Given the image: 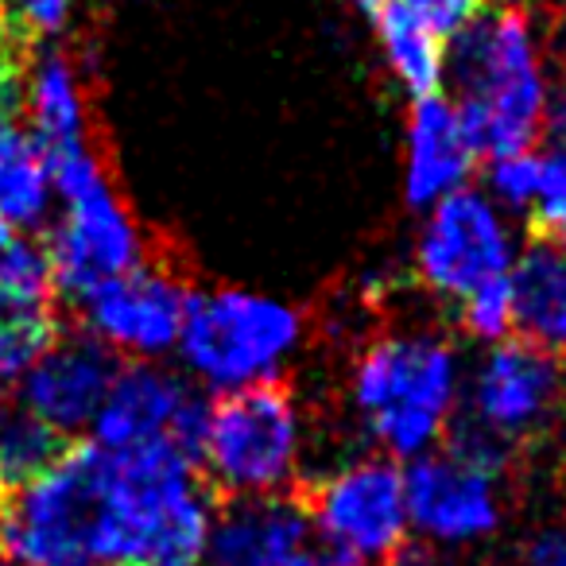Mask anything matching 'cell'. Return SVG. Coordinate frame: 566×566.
<instances>
[{"mask_svg": "<svg viewBox=\"0 0 566 566\" xmlns=\"http://www.w3.org/2000/svg\"><path fill=\"white\" fill-rule=\"evenodd\" d=\"M213 493L198 465L171 442L105 450L97 563L102 566H206Z\"/></svg>", "mask_w": 566, "mask_h": 566, "instance_id": "1", "label": "cell"}, {"mask_svg": "<svg viewBox=\"0 0 566 566\" xmlns=\"http://www.w3.org/2000/svg\"><path fill=\"white\" fill-rule=\"evenodd\" d=\"M447 82L478 156L532 151L551 120V82L524 9H485L447 48Z\"/></svg>", "mask_w": 566, "mask_h": 566, "instance_id": "2", "label": "cell"}, {"mask_svg": "<svg viewBox=\"0 0 566 566\" xmlns=\"http://www.w3.org/2000/svg\"><path fill=\"white\" fill-rule=\"evenodd\" d=\"M357 423L388 458L439 450L462 403V361L439 334H385L361 349L349 377Z\"/></svg>", "mask_w": 566, "mask_h": 566, "instance_id": "3", "label": "cell"}, {"mask_svg": "<svg viewBox=\"0 0 566 566\" xmlns=\"http://www.w3.org/2000/svg\"><path fill=\"white\" fill-rule=\"evenodd\" d=\"M307 338L300 307L244 287H213L190 295L187 323L179 334L182 373L206 392H241L275 385Z\"/></svg>", "mask_w": 566, "mask_h": 566, "instance_id": "4", "label": "cell"}, {"mask_svg": "<svg viewBox=\"0 0 566 566\" xmlns=\"http://www.w3.org/2000/svg\"><path fill=\"white\" fill-rule=\"evenodd\" d=\"M51 171H55V195L63 202L43 244L51 287L63 300L82 303L102 283L144 264V233L94 148L59 159Z\"/></svg>", "mask_w": 566, "mask_h": 566, "instance_id": "5", "label": "cell"}, {"mask_svg": "<svg viewBox=\"0 0 566 566\" xmlns=\"http://www.w3.org/2000/svg\"><path fill=\"white\" fill-rule=\"evenodd\" d=\"M303 439V411L280 380L226 392L210 400L198 470L233 501L280 496L300 478Z\"/></svg>", "mask_w": 566, "mask_h": 566, "instance_id": "6", "label": "cell"}, {"mask_svg": "<svg viewBox=\"0 0 566 566\" xmlns=\"http://www.w3.org/2000/svg\"><path fill=\"white\" fill-rule=\"evenodd\" d=\"M105 450L97 442L66 447L51 470L0 504V551L24 566H102L97 516H102Z\"/></svg>", "mask_w": 566, "mask_h": 566, "instance_id": "7", "label": "cell"}, {"mask_svg": "<svg viewBox=\"0 0 566 566\" xmlns=\"http://www.w3.org/2000/svg\"><path fill=\"white\" fill-rule=\"evenodd\" d=\"M326 566H385L408 543L403 470L392 458H357L303 501Z\"/></svg>", "mask_w": 566, "mask_h": 566, "instance_id": "8", "label": "cell"}, {"mask_svg": "<svg viewBox=\"0 0 566 566\" xmlns=\"http://www.w3.org/2000/svg\"><path fill=\"white\" fill-rule=\"evenodd\" d=\"M512 218L478 187H462L431 206L416 237V275L427 292L462 303L489 283L509 280L516 264Z\"/></svg>", "mask_w": 566, "mask_h": 566, "instance_id": "9", "label": "cell"}, {"mask_svg": "<svg viewBox=\"0 0 566 566\" xmlns=\"http://www.w3.org/2000/svg\"><path fill=\"white\" fill-rule=\"evenodd\" d=\"M563 396L558 357L532 342H493L465 385V416L473 431L516 450L555 419Z\"/></svg>", "mask_w": 566, "mask_h": 566, "instance_id": "10", "label": "cell"}, {"mask_svg": "<svg viewBox=\"0 0 566 566\" xmlns=\"http://www.w3.org/2000/svg\"><path fill=\"white\" fill-rule=\"evenodd\" d=\"M190 287L164 264H140L90 292L82 307V331L94 334L113 354L133 361H156L175 354L190 311Z\"/></svg>", "mask_w": 566, "mask_h": 566, "instance_id": "11", "label": "cell"}, {"mask_svg": "<svg viewBox=\"0 0 566 566\" xmlns=\"http://www.w3.org/2000/svg\"><path fill=\"white\" fill-rule=\"evenodd\" d=\"M408 524L431 543H478L504 520L501 473L454 454L450 447L416 458L403 470Z\"/></svg>", "mask_w": 566, "mask_h": 566, "instance_id": "12", "label": "cell"}, {"mask_svg": "<svg viewBox=\"0 0 566 566\" xmlns=\"http://www.w3.org/2000/svg\"><path fill=\"white\" fill-rule=\"evenodd\" d=\"M120 361L109 346L86 331H59V338L17 380L20 411L66 434L86 431L117 377Z\"/></svg>", "mask_w": 566, "mask_h": 566, "instance_id": "13", "label": "cell"}, {"mask_svg": "<svg viewBox=\"0 0 566 566\" xmlns=\"http://www.w3.org/2000/svg\"><path fill=\"white\" fill-rule=\"evenodd\" d=\"M206 566H326L295 496H241L213 520Z\"/></svg>", "mask_w": 566, "mask_h": 566, "instance_id": "14", "label": "cell"}, {"mask_svg": "<svg viewBox=\"0 0 566 566\" xmlns=\"http://www.w3.org/2000/svg\"><path fill=\"white\" fill-rule=\"evenodd\" d=\"M478 148L470 140L462 113L450 97H416L403 128V202L411 210H431L454 190L470 187Z\"/></svg>", "mask_w": 566, "mask_h": 566, "instance_id": "15", "label": "cell"}, {"mask_svg": "<svg viewBox=\"0 0 566 566\" xmlns=\"http://www.w3.org/2000/svg\"><path fill=\"white\" fill-rule=\"evenodd\" d=\"M195 392L198 388L190 380L156 361L120 365L94 423H90L94 442L113 454L151 447V442H171L175 419Z\"/></svg>", "mask_w": 566, "mask_h": 566, "instance_id": "16", "label": "cell"}, {"mask_svg": "<svg viewBox=\"0 0 566 566\" xmlns=\"http://www.w3.org/2000/svg\"><path fill=\"white\" fill-rule=\"evenodd\" d=\"M24 113L28 133L51 164L90 151V105L74 59L59 48H48L24 66Z\"/></svg>", "mask_w": 566, "mask_h": 566, "instance_id": "17", "label": "cell"}, {"mask_svg": "<svg viewBox=\"0 0 566 566\" xmlns=\"http://www.w3.org/2000/svg\"><path fill=\"white\" fill-rule=\"evenodd\" d=\"M512 331L520 342L566 354V244L535 237L516 252L509 272Z\"/></svg>", "mask_w": 566, "mask_h": 566, "instance_id": "18", "label": "cell"}, {"mask_svg": "<svg viewBox=\"0 0 566 566\" xmlns=\"http://www.w3.org/2000/svg\"><path fill=\"white\" fill-rule=\"evenodd\" d=\"M373 24H377L380 55L392 78L411 94V102L439 94L447 82V40L403 0H385L373 12Z\"/></svg>", "mask_w": 566, "mask_h": 566, "instance_id": "19", "label": "cell"}, {"mask_svg": "<svg viewBox=\"0 0 566 566\" xmlns=\"http://www.w3.org/2000/svg\"><path fill=\"white\" fill-rule=\"evenodd\" d=\"M55 198L51 159L28 128L9 125L0 133V221L32 233L51 221Z\"/></svg>", "mask_w": 566, "mask_h": 566, "instance_id": "20", "label": "cell"}, {"mask_svg": "<svg viewBox=\"0 0 566 566\" xmlns=\"http://www.w3.org/2000/svg\"><path fill=\"white\" fill-rule=\"evenodd\" d=\"M59 338L51 300L0 295V380H20L32 361Z\"/></svg>", "mask_w": 566, "mask_h": 566, "instance_id": "21", "label": "cell"}, {"mask_svg": "<svg viewBox=\"0 0 566 566\" xmlns=\"http://www.w3.org/2000/svg\"><path fill=\"white\" fill-rule=\"evenodd\" d=\"M66 450L63 434L51 431L48 423H40L28 411H12L0 427V485L17 489L35 481L43 470L59 462V454Z\"/></svg>", "mask_w": 566, "mask_h": 566, "instance_id": "22", "label": "cell"}, {"mask_svg": "<svg viewBox=\"0 0 566 566\" xmlns=\"http://www.w3.org/2000/svg\"><path fill=\"white\" fill-rule=\"evenodd\" d=\"M0 295H20V300L51 295V268L43 244L4 221H0Z\"/></svg>", "mask_w": 566, "mask_h": 566, "instance_id": "23", "label": "cell"}, {"mask_svg": "<svg viewBox=\"0 0 566 566\" xmlns=\"http://www.w3.org/2000/svg\"><path fill=\"white\" fill-rule=\"evenodd\" d=\"M532 218L539 237L566 244V136H555L539 156V190H535Z\"/></svg>", "mask_w": 566, "mask_h": 566, "instance_id": "24", "label": "cell"}, {"mask_svg": "<svg viewBox=\"0 0 566 566\" xmlns=\"http://www.w3.org/2000/svg\"><path fill=\"white\" fill-rule=\"evenodd\" d=\"M535 190H539V156L535 151H509L489 159V190L485 195L504 213H532Z\"/></svg>", "mask_w": 566, "mask_h": 566, "instance_id": "25", "label": "cell"}, {"mask_svg": "<svg viewBox=\"0 0 566 566\" xmlns=\"http://www.w3.org/2000/svg\"><path fill=\"white\" fill-rule=\"evenodd\" d=\"M458 323L470 338L478 342H504L512 334V292H509V280H496L481 292L465 295L458 303Z\"/></svg>", "mask_w": 566, "mask_h": 566, "instance_id": "26", "label": "cell"}, {"mask_svg": "<svg viewBox=\"0 0 566 566\" xmlns=\"http://www.w3.org/2000/svg\"><path fill=\"white\" fill-rule=\"evenodd\" d=\"M74 0H0V20L17 43L55 40L71 24Z\"/></svg>", "mask_w": 566, "mask_h": 566, "instance_id": "27", "label": "cell"}, {"mask_svg": "<svg viewBox=\"0 0 566 566\" xmlns=\"http://www.w3.org/2000/svg\"><path fill=\"white\" fill-rule=\"evenodd\" d=\"M403 4L416 9L442 40H454L462 28H470L489 9V0H403Z\"/></svg>", "mask_w": 566, "mask_h": 566, "instance_id": "28", "label": "cell"}, {"mask_svg": "<svg viewBox=\"0 0 566 566\" xmlns=\"http://www.w3.org/2000/svg\"><path fill=\"white\" fill-rule=\"evenodd\" d=\"M20 43L4 40L0 43V133L17 125V113L24 109V66H20Z\"/></svg>", "mask_w": 566, "mask_h": 566, "instance_id": "29", "label": "cell"}, {"mask_svg": "<svg viewBox=\"0 0 566 566\" xmlns=\"http://www.w3.org/2000/svg\"><path fill=\"white\" fill-rule=\"evenodd\" d=\"M520 566H566V520L535 527L520 547Z\"/></svg>", "mask_w": 566, "mask_h": 566, "instance_id": "30", "label": "cell"}, {"mask_svg": "<svg viewBox=\"0 0 566 566\" xmlns=\"http://www.w3.org/2000/svg\"><path fill=\"white\" fill-rule=\"evenodd\" d=\"M385 566H434V555L423 543H403L400 551H392V558Z\"/></svg>", "mask_w": 566, "mask_h": 566, "instance_id": "31", "label": "cell"}, {"mask_svg": "<svg viewBox=\"0 0 566 566\" xmlns=\"http://www.w3.org/2000/svg\"><path fill=\"white\" fill-rule=\"evenodd\" d=\"M354 4H357L361 12H369V17H373V12H377L380 4H385V0H354Z\"/></svg>", "mask_w": 566, "mask_h": 566, "instance_id": "32", "label": "cell"}, {"mask_svg": "<svg viewBox=\"0 0 566 566\" xmlns=\"http://www.w3.org/2000/svg\"><path fill=\"white\" fill-rule=\"evenodd\" d=\"M9 416H12V408H9V396L0 392V427H4V419H9Z\"/></svg>", "mask_w": 566, "mask_h": 566, "instance_id": "33", "label": "cell"}, {"mask_svg": "<svg viewBox=\"0 0 566 566\" xmlns=\"http://www.w3.org/2000/svg\"><path fill=\"white\" fill-rule=\"evenodd\" d=\"M0 566H24V563H17L12 555H4V551H0Z\"/></svg>", "mask_w": 566, "mask_h": 566, "instance_id": "34", "label": "cell"}, {"mask_svg": "<svg viewBox=\"0 0 566 566\" xmlns=\"http://www.w3.org/2000/svg\"><path fill=\"white\" fill-rule=\"evenodd\" d=\"M9 40V28H4V20H0V43Z\"/></svg>", "mask_w": 566, "mask_h": 566, "instance_id": "35", "label": "cell"}, {"mask_svg": "<svg viewBox=\"0 0 566 566\" xmlns=\"http://www.w3.org/2000/svg\"><path fill=\"white\" fill-rule=\"evenodd\" d=\"M0 504H4V485H0Z\"/></svg>", "mask_w": 566, "mask_h": 566, "instance_id": "36", "label": "cell"}]
</instances>
